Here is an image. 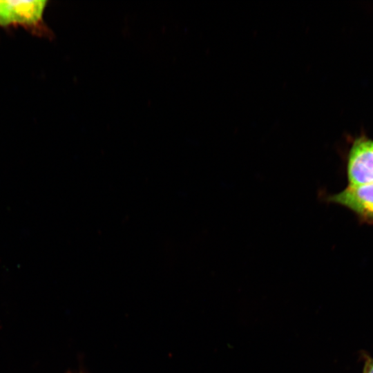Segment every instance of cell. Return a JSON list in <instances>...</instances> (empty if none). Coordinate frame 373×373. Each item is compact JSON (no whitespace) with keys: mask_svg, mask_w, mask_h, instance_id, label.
<instances>
[{"mask_svg":"<svg viewBox=\"0 0 373 373\" xmlns=\"http://www.w3.org/2000/svg\"><path fill=\"white\" fill-rule=\"evenodd\" d=\"M364 361L362 373H373V357L367 354H363Z\"/></svg>","mask_w":373,"mask_h":373,"instance_id":"277c9868","label":"cell"},{"mask_svg":"<svg viewBox=\"0 0 373 373\" xmlns=\"http://www.w3.org/2000/svg\"><path fill=\"white\" fill-rule=\"evenodd\" d=\"M46 1H0V26L34 25L41 19Z\"/></svg>","mask_w":373,"mask_h":373,"instance_id":"7a4b0ae2","label":"cell"},{"mask_svg":"<svg viewBox=\"0 0 373 373\" xmlns=\"http://www.w3.org/2000/svg\"><path fill=\"white\" fill-rule=\"evenodd\" d=\"M325 201L344 206L365 218L373 219V183L349 184L341 192L328 195Z\"/></svg>","mask_w":373,"mask_h":373,"instance_id":"3957f363","label":"cell"},{"mask_svg":"<svg viewBox=\"0 0 373 373\" xmlns=\"http://www.w3.org/2000/svg\"><path fill=\"white\" fill-rule=\"evenodd\" d=\"M347 177L350 184L373 183V141L361 137L350 148L347 159Z\"/></svg>","mask_w":373,"mask_h":373,"instance_id":"6da1fadb","label":"cell"}]
</instances>
